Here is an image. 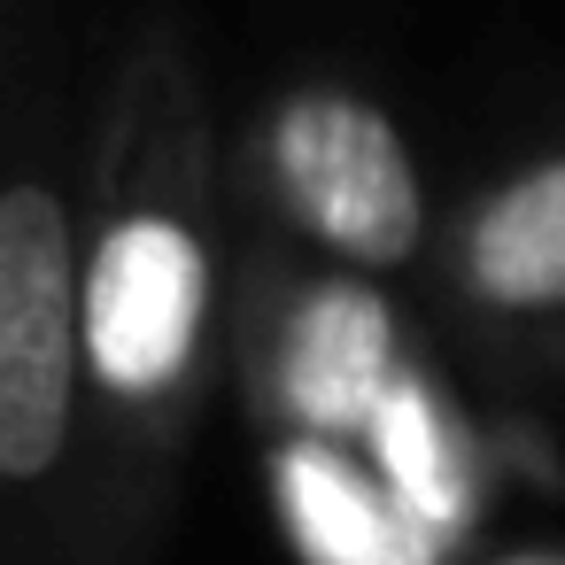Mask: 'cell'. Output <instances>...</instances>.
Instances as JSON below:
<instances>
[{
	"label": "cell",
	"instance_id": "cell-4",
	"mask_svg": "<svg viewBox=\"0 0 565 565\" xmlns=\"http://www.w3.org/2000/svg\"><path fill=\"white\" fill-rule=\"evenodd\" d=\"M287 411L318 434H349L372 426L387 387H395V326L380 310V295L364 287H318L287 333V364H279Z\"/></svg>",
	"mask_w": 565,
	"mask_h": 565
},
{
	"label": "cell",
	"instance_id": "cell-3",
	"mask_svg": "<svg viewBox=\"0 0 565 565\" xmlns=\"http://www.w3.org/2000/svg\"><path fill=\"white\" fill-rule=\"evenodd\" d=\"M202 248L171 217H125L86 271V356L109 395H163L202 333Z\"/></svg>",
	"mask_w": 565,
	"mask_h": 565
},
{
	"label": "cell",
	"instance_id": "cell-1",
	"mask_svg": "<svg viewBox=\"0 0 565 565\" xmlns=\"http://www.w3.org/2000/svg\"><path fill=\"white\" fill-rule=\"evenodd\" d=\"M86 295L71 279V225L47 186L0 202V472L47 480L71 441Z\"/></svg>",
	"mask_w": 565,
	"mask_h": 565
},
{
	"label": "cell",
	"instance_id": "cell-7",
	"mask_svg": "<svg viewBox=\"0 0 565 565\" xmlns=\"http://www.w3.org/2000/svg\"><path fill=\"white\" fill-rule=\"evenodd\" d=\"M372 449H380L387 495L434 542L465 526V457H457V441H449V426H441V411H434V395L418 380H395L387 387V403L372 418Z\"/></svg>",
	"mask_w": 565,
	"mask_h": 565
},
{
	"label": "cell",
	"instance_id": "cell-6",
	"mask_svg": "<svg viewBox=\"0 0 565 565\" xmlns=\"http://www.w3.org/2000/svg\"><path fill=\"white\" fill-rule=\"evenodd\" d=\"M465 271L495 310H557L565 302V156L534 163L480 210Z\"/></svg>",
	"mask_w": 565,
	"mask_h": 565
},
{
	"label": "cell",
	"instance_id": "cell-5",
	"mask_svg": "<svg viewBox=\"0 0 565 565\" xmlns=\"http://www.w3.org/2000/svg\"><path fill=\"white\" fill-rule=\"evenodd\" d=\"M279 503L310 565H434L441 557V542L387 488H372L318 441H295L279 457Z\"/></svg>",
	"mask_w": 565,
	"mask_h": 565
},
{
	"label": "cell",
	"instance_id": "cell-2",
	"mask_svg": "<svg viewBox=\"0 0 565 565\" xmlns=\"http://www.w3.org/2000/svg\"><path fill=\"white\" fill-rule=\"evenodd\" d=\"M279 179L295 217L349 264H403L418 248L426 202H418V171L395 140V125L349 94H302L279 117Z\"/></svg>",
	"mask_w": 565,
	"mask_h": 565
}]
</instances>
